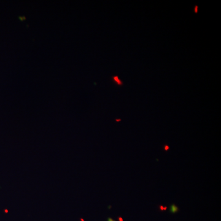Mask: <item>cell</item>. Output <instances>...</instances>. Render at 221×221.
Here are the masks:
<instances>
[{"label":"cell","instance_id":"cell-1","mask_svg":"<svg viewBox=\"0 0 221 221\" xmlns=\"http://www.w3.org/2000/svg\"><path fill=\"white\" fill-rule=\"evenodd\" d=\"M112 79H113V81H114V83H116L118 85H123L122 81L119 78V77H118L117 76H112Z\"/></svg>","mask_w":221,"mask_h":221},{"label":"cell","instance_id":"cell-8","mask_svg":"<svg viewBox=\"0 0 221 221\" xmlns=\"http://www.w3.org/2000/svg\"><path fill=\"white\" fill-rule=\"evenodd\" d=\"M120 119H118V120H116V121H117V122H119V121H120Z\"/></svg>","mask_w":221,"mask_h":221},{"label":"cell","instance_id":"cell-6","mask_svg":"<svg viewBox=\"0 0 221 221\" xmlns=\"http://www.w3.org/2000/svg\"><path fill=\"white\" fill-rule=\"evenodd\" d=\"M160 210L162 211H164V207L163 206H160Z\"/></svg>","mask_w":221,"mask_h":221},{"label":"cell","instance_id":"cell-2","mask_svg":"<svg viewBox=\"0 0 221 221\" xmlns=\"http://www.w3.org/2000/svg\"><path fill=\"white\" fill-rule=\"evenodd\" d=\"M179 211V208L174 204H172L169 208V212L172 214H174Z\"/></svg>","mask_w":221,"mask_h":221},{"label":"cell","instance_id":"cell-4","mask_svg":"<svg viewBox=\"0 0 221 221\" xmlns=\"http://www.w3.org/2000/svg\"><path fill=\"white\" fill-rule=\"evenodd\" d=\"M198 12V6H195V13H197Z\"/></svg>","mask_w":221,"mask_h":221},{"label":"cell","instance_id":"cell-3","mask_svg":"<svg viewBox=\"0 0 221 221\" xmlns=\"http://www.w3.org/2000/svg\"><path fill=\"white\" fill-rule=\"evenodd\" d=\"M164 149H165V151H168L169 149V146L167 145H165V147H164Z\"/></svg>","mask_w":221,"mask_h":221},{"label":"cell","instance_id":"cell-7","mask_svg":"<svg viewBox=\"0 0 221 221\" xmlns=\"http://www.w3.org/2000/svg\"><path fill=\"white\" fill-rule=\"evenodd\" d=\"M119 221H123V219L122 218H119Z\"/></svg>","mask_w":221,"mask_h":221},{"label":"cell","instance_id":"cell-5","mask_svg":"<svg viewBox=\"0 0 221 221\" xmlns=\"http://www.w3.org/2000/svg\"><path fill=\"white\" fill-rule=\"evenodd\" d=\"M107 221H116V220H114V219H112V218H109L108 219H107Z\"/></svg>","mask_w":221,"mask_h":221}]
</instances>
